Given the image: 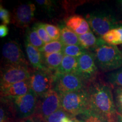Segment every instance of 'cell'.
<instances>
[{"label": "cell", "instance_id": "obj_1", "mask_svg": "<svg viewBox=\"0 0 122 122\" xmlns=\"http://www.w3.org/2000/svg\"><path fill=\"white\" fill-rule=\"evenodd\" d=\"M89 109L101 114L111 122L117 113L113 93L109 85L97 79L87 85Z\"/></svg>", "mask_w": 122, "mask_h": 122}, {"label": "cell", "instance_id": "obj_2", "mask_svg": "<svg viewBox=\"0 0 122 122\" xmlns=\"http://www.w3.org/2000/svg\"><path fill=\"white\" fill-rule=\"evenodd\" d=\"M97 67L105 72H110L122 67V52L117 46L103 42L93 52Z\"/></svg>", "mask_w": 122, "mask_h": 122}, {"label": "cell", "instance_id": "obj_3", "mask_svg": "<svg viewBox=\"0 0 122 122\" xmlns=\"http://www.w3.org/2000/svg\"><path fill=\"white\" fill-rule=\"evenodd\" d=\"M61 109L72 117H76L89 109L87 86L77 91L61 93Z\"/></svg>", "mask_w": 122, "mask_h": 122}, {"label": "cell", "instance_id": "obj_4", "mask_svg": "<svg viewBox=\"0 0 122 122\" xmlns=\"http://www.w3.org/2000/svg\"><path fill=\"white\" fill-rule=\"evenodd\" d=\"M7 98L10 100L19 122H23L33 117L39 97L32 90L24 96Z\"/></svg>", "mask_w": 122, "mask_h": 122}, {"label": "cell", "instance_id": "obj_5", "mask_svg": "<svg viewBox=\"0 0 122 122\" xmlns=\"http://www.w3.org/2000/svg\"><path fill=\"white\" fill-rule=\"evenodd\" d=\"M86 19L91 30L101 37L110 30L120 27L114 16L105 11H95L88 14Z\"/></svg>", "mask_w": 122, "mask_h": 122}, {"label": "cell", "instance_id": "obj_6", "mask_svg": "<svg viewBox=\"0 0 122 122\" xmlns=\"http://www.w3.org/2000/svg\"><path fill=\"white\" fill-rule=\"evenodd\" d=\"M61 109L60 95L54 89L39 97L33 118L42 122L49 116Z\"/></svg>", "mask_w": 122, "mask_h": 122}, {"label": "cell", "instance_id": "obj_7", "mask_svg": "<svg viewBox=\"0 0 122 122\" xmlns=\"http://www.w3.org/2000/svg\"><path fill=\"white\" fill-rule=\"evenodd\" d=\"M55 72L48 69L34 70L30 77V88L40 97L53 89Z\"/></svg>", "mask_w": 122, "mask_h": 122}, {"label": "cell", "instance_id": "obj_8", "mask_svg": "<svg viewBox=\"0 0 122 122\" xmlns=\"http://www.w3.org/2000/svg\"><path fill=\"white\" fill-rule=\"evenodd\" d=\"M31 71L26 65H5L1 69L0 90L5 89L22 81L29 79Z\"/></svg>", "mask_w": 122, "mask_h": 122}, {"label": "cell", "instance_id": "obj_9", "mask_svg": "<svg viewBox=\"0 0 122 122\" xmlns=\"http://www.w3.org/2000/svg\"><path fill=\"white\" fill-rule=\"evenodd\" d=\"M86 86L87 85L77 74L55 73L53 89L59 94L77 91Z\"/></svg>", "mask_w": 122, "mask_h": 122}, {"label": "cell", "instance_id": "obj_10", "mask_svg": "<svg viewBox=\"0 0 122 122\" xmlns=\"http://www.w3.org/2000/svg\"><path fill=\"white\" fill-rule=\"evenodd\" d=\"M77 75L83 79L86 85L96 80L98 76V69L93 53L87 50L77 58Z\"/></svg>", "mask_w": 122, "mask_h": 122}, {"label": "cell", "instance_id": "obj_11", "mask_svg": "<svg viewBox=\"0 0 122 122\" xmlns=\"http://www.w3.org/2000/svg\"><path fill=\"white\" fill-rule=\"evenodd\" d=\"M36 9V5L32 2L19 5L14 10L11 22L18 28H29L34 19Z\"/></svg>", "mask_w": 122, "mask_h": 122}, {"label": "cell", "instance_id": "obj_12", "mask_svg": "<svg viewBox=\"0 0 122 122\" xmlns=\"http://www.w3.org/2000/svg\"><path fill=\"white\" fill-rule=\"evenodd\" d=\"M2 54L5 65L28 66V62L25 59L23 51L19 44L15 41H9L4 44Z\"/></svg>", "mask_w": 122, "mask_h": 122}, {"label": "cell", "instance_id": "obj_13", "mask_svg": "<svg viewBox=\"0 0 122 122\" xmlns=\"http://www.w3.org/2000/svg\"><path fill=\"white\" fill-rule=\"evenodd\" d=\"M30 89V79H27L1 90V97L11 98L24 96L28 93Z\"/></svg>", "mask_w": 122, "mask_h": 122}, {"label": "cell", "instance_id": "obj_14", "mask_svg": "<svg viewBox=\"0 0 122 122\" xmlns=\"http://www.w3.org/2000/svg\"><path fill=\"white\" fill-rule=\"evenodd\" d=\"M66 26L77 35H82L91 31L86 19L79 15H72L68 18L66 20Z\"/></svg>", "mask_w": 122, "mask_h": 122}, {"label": "cell", "instance_id": "obj_15", "mask_svg": "<svg viewBox=\"0 0 122 122\" xmlns=\"http://www.w3.org/2000/svg\"><path fill=\"white\" fill-rule=\"evenodd\" d=\"M26 54L29 62L34 70H46L44 63L43 54L39 49L25 41Z\"/></svg>", "mask_w": 122, "mask_h": 122}, {"label": "cell", "instance_id": "obj_16", "mask_svg": "<svg viewBox=\"0 0 122 122\" xmlns=\"http://www.w3.org/2000/svg\"><path fill=\"white\" fill-rule=\"evenodd\" d=\"M0 122H19L10 100L1 97Z\"/></svg>", "mask_w": 122, "mask_h": 122}, {"label": "cell", "instance_id": "obj_17", "mask_svg": "<svg viewBox=\"0 0 122 122\" xmlns=\"http://www.w3.org/2000/svg\"><path fill=\"white\" fill-rule=\"evenodd\" d=\"M80 45L85 50L93 51L99 45L105 42L101 37L97 38L92 31L82 35H79Z\"/></svg>", "mask_w": 122, "mask_h": 122}, {"label": "cell", "instance_id": "obj_18", "mask_svg": "<svg viewBox=\"0 0 122 122\" xmlns=\"http://www.w3.org/2000/svg\"><path fill=\"white\" fill-rule=\"evenodd\" d=\"M78 67L77 58L64 56L60 66L56 71V74H77Z\"/></svg>", "mask_w": 122, "mask_h": 122}, {"label": "cell", "instance_id": "obj_19", "mask_svg": "<svg viewBox=\"0 0 122 122\" xmlns=\"http://www.w3.org/2000/svg\"><path fill=\"white\" fill-rule=\"evenodd\" d=\"M44 57V63L46 68L50 71L56 72L60 66L64 57L62 52L42 54Z\"/></svg>", "mask_w": 122, "mask_h": 122}, {"label": "cell", "instance_id": "obj_20", "mask_svg": "<svg viewBox=\"0 0 122 122\" xmlns=\"http://www.w3.org/2000/svg\"><path fill=\"white\" fill-rule=\"evenodd\" d=\"M60 40L64 45H80L79 35L66 26L61 29Z\"/></svg>", "mask_w": 122, "mask_h": 122}, {"label": "cell", "instance_id": "obj_21", "mask_svg": "<svg viewBox=\"0 0 122 122\" xmlns=\"http://www.w3.org/2000/svg\"><path fill=\"white\" fill-rule=\"evenodd\" d=\"M75 117L81 122H110L106 117L91 109L87 110Z\"/></svg>", "mask_w": 122, "mask_h": 122}, {"label": "cell", "instance_id": "obj_22", "mask_svg": "<svg viewBox=\"0 0 122 122\" xmlns=\"http://www.w3.org/2000/svg\"><path fill=\"white\" fill-rule=\"evenodd\" d=\"M25 40L39 50L41 49L45 44L40 37L34 26L27 29Z\"/></svg>", "mask_w": 122, "mask_h": 122}, {"label": "cell", "instance_id": "obj_23", "mask_svg": "<svg viewBox=\"0 0 122 122\" xmlns=\"http://www.w3.org/2000/svg\"><path fill=\"white\" fill-rule=\"evenodd\" d=\"M64 45L61 40L52 41L45 44L40 51L42 54H50V53H61L63 49Z\"/></svg>", "mask_w": 122, "mask_h": 122}, {"label": "cell", "instance_id": "obj_24", "mask_svg": "<svg viewBox=\"0 0 122 122\" xmlns=\"http://www.w3.org/2000/svg\"><path fill=\"white\" fill-rule=\"evenodd\" d=\"M106 80L114 88L122 87V67L108 73L106 75Z\"/></svg>", "mask_w": 122, "mask_h": 122}, {"label": "cell", "instance_id": "obj_25", "mask_svg": "<svg viewBox=\"0 0 122 122\" xmlns=\"http://www.w3.org/2000/svg\"><path fill=\"white\" fill-rule=\"evenodd\" d=\"M106 43L112 45H120V36L117 28L110 30L101 37Z\"/></svg>", "mask_w": 122, "mask_h": 122}, {"label": "cell", "instance_id": "obj_26", "mask_svg": "<svg viewBox=\"0 0 122 122\" xmlns=\"http://www.w3.org/2000/svg\"><path fill=\"white\" fill-rule=\"evenodd\" d=\"M86 51L80 45H64L62 53L64 56L79 58Z\"/></svg>", "mask_w": 122, "mask_h": 122}, {"label": "cell", "instance_id": "obj_27", "mask_svg": "<svg viewBox=\"0 0 122 122\" xmlns=\"http://www.w3.org/2000/svg\"><path fill=\"white\" fill-rule=\"evenodd\" d=\"M44 28L53 41L60 40L61 31L58 27L53 24L43 23Z\"/></svg>", "mask_w": 122, "mask_h": 122}, {"label": "cell", "instance_id": "obj_28", "mask_svg": "<svg viewBox=\"0 0 122 122\" xmlns=\"http://www.w3.org/2000/svg\"><path fill=\"white\" fill-rule=\"evenodd\" d=\"M65 117H73L67 113L62 109H60L45 118L42 122H61Z\"/></svg>", "mask_w": 122, "mask_h": 122}, {"label": "cell", "instance_id": "obj_29", "mask_svg": "<svg viewBox=\"0 0 122 122\" xmlns=\"http://www.w3.org/2000/svg\"><path fill=\"white\" fill-rule=\"evenodd\" d=\"M113 95L117 112L122 114V87L114 88Z\"/></svg>", "mask_w": 122, "mask_h": 122}, {"label": "cell", "instance_id": "obj_30", "mask_svg": "<svg viewBox=\"0 0 122 122\" xmlns=\"http://www.w3.org/2000/svg\"><path fill=\"white\" fill-rule=\"evenodd\" d=\"M33 26L35 27V29H36V31H37L40 37L44 42V43L47 44L52 41L53 40L50 37V36H49L45 28H44L43 23H39L35 24Z\"/></svg>", "mask_w": 122, "mask_h": 122}, {"label": "cell", "instance_id": "obj_31", "mask_svg": "<svg viewBox=\"0 0 122 122\" xmlns=\"http://www.w3.org/2000/svg\"><path fill=\"white\" fill-rule=\"evenodd\" d=\"M0 19L2 22V24L5 25L10 24L11 20L9 11L7 9H5L1 5L0 6Z\"/></svg>", "mask_w": 122, "mask_h": 122}, {"label": "cell", "instance_id": "obj_32", "mask_svg": "<svg viewBox=\"0 0 122 122\" xmlns=\"http://www.w3.org/2000/svg\"><path fill=\"white\" fill-rule=\"evenodd\" d=\"M35 2L45 10L50 11L54 7V2L50 0H36Z\"/></svg>", "mask_w": 122, "mask_h": 122}, {"label": "cell", "instance_id": "obj_33", "mask_svg": "<svg viewBox=\"0 0 122 122\" xmlns=\"http://www.w3.org/2000/svg\"><path fill=\"white\" fill-rule=\"evenodd\" d=\"M9 29L7 25L1 24L0 25V37L1 38L4 37L8 35Z\"/></svg>", "mask_w": 122, "mask_h": 122}, {"label": "cell", "instance_id": "obj_34", "mask_svg": "<svg viewBox=\"0 0 122 122\" xmlns=\"http://www.w3.org/2000/svg\"><path fill=\"white\" fill-rule=\"evenodd\" d=\"M111 122H122V114L117 112Z\"/></svg>", "mask_w": 122, "mask_h": 122}, {"label": "cell", "instance_id": "obj_35", "mask_svg": "<svg viewBox=\"0 0 122 122\" xmlns=\"http://www.w3.org/2000/svg\"><path fill=\"white\" fill-rule=\"evenodd\" d=\"M61 122H75L72 119V117H65L62 119Z\"/></svg>", "mask_w": 122, "mask_h": 122}, {"label": "cell", "instance_id": "obj_36", "mask_svg": "<svg viewBox=\"0 0 122 122\" xmlns=\"http://www.w3.org/2000/svg\"><path fill=\"white\" fill-rule=\"evenodd\" d=\"M23 122H41L40 120L37 119L33 118V117H32V118L25 120V121Z\"/></svg>", "mask_w": 122, "mask_h": 122}, {"label": "cell", "instance_id": "obj_37", "mask_svg": "<svg viewBox=\"0 0 122 122\" xmlns=\"http://www.w3.org/2000/svg\"><path fill=\"white\" fill-rule=\"evenodd\" d=\"M117 29L120 34V42H121V44L122 45V26H120L119 27H118V28H117Z\"/></svg>", "mask_w": 122, "mask_h": 122}, {"label": "cell", "instance_id": "obj_38", "mask_svg": "<svg viewBox=\"0 0 122 122\" xmlns=\"http://www.w3.org/2000/svg\"><path fill=\"white\" fill-rule=\"evenodd\" d=\"M118 3H119V7H120V9H121V10L122 11V0L119 1Z\"/></svg>", "mask_w": 122, "mask_h": 122}, {"label": "cell", "instance_id": "obj_39", "mask_svg": "<svg viewBox=\"0 0 122 122\" xmlns=\"http://www.w3.org/2000/svg\"><path fill=\"white\" fill-rule=\"evenodd\" d=\"M72 119L74 120L75 122H81V121H80V120H79L77 118H76V117H72Z\"/></svg>", "mask_w": 122, "mask_h": 122}, {"label": "cell", "instance_id": "obj_40", "mask_svg": "<svg viewBox=\"0 0 122 122\" xmlns=\"http://www.w3.org/2000/svg\"></svg>", "mask_w": 122, "mask_h": 122}]
</instances>
